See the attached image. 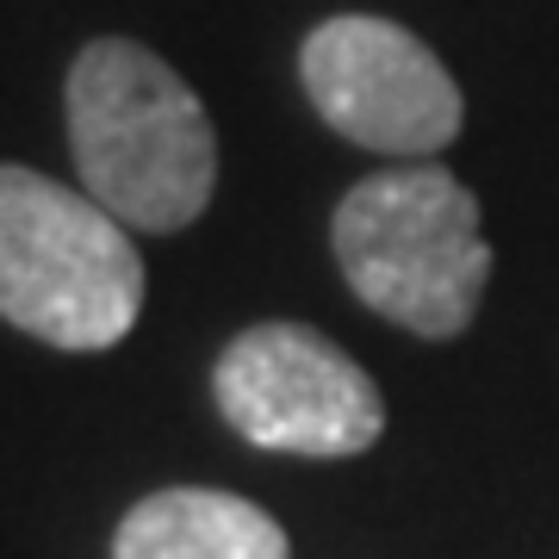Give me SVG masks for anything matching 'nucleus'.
<instances>
[{"instance_id": "1", "label": "nucleus", "mask_w": 559, "mask_h": 559, "mask_svg": "<svg viewBox=\"0 0 559 559\" xmlns=\"http://www.w3.org/2000/svg\"><path fill=\"white\" fill-rule=\"evenodd\" d=\"M69 150L87 200L124 230H187L218 180V138L200 94L131 38H94L75 57Z\"/></svg>"}, {"instance_id": "2", "label": "nucleus", "mask_w": 559, "mask_h": 559, "mask_svg": "<svg viewBox=\"0 0 559 559\" xmlns=\"http://www.w3.org/2000/svg\"><path fill=\"white\" fill-rule=\"evenodd\" d=\"M342 280L367 311L411 336L454 342L491 286L479 200L448 168H385L355 180L330 224Z\"/></svg>"}, {"instance_id": "3", "label": "nucleus", "mask_w": 559, "mask_h": 559, "mask_svg": "<svg viewBox=\"0 0 559 559\" xmlns=\"http://www.w3.org/2000/svg\"><path fill=\"white\" fill-rule=\"evenodd\" d=\"M143 311V261L106 205L0 168V318L50 348H112Z\"/></svg>"}, {"instance_id": "4", "label": "nucleus", "mask_w": 559, "mask_h": 559, "mask_svg": "<svg viewBox=\"0 0 559 559\" xmlns=\"http://www.w3.org/2000/svg\"><path fill=\"white\" fill-rule=\"evenodd\" d=\"M224 423L267 454L348 460L385 429V399L367 367L305 323H255L212 367Z\"/></svg>"}, {"instance_id": "5", "label": "nucleus", "mask_w": 559, "mask_h": 559, "mask_svg": "<svg viewBox=\"0 0 559 559\" xmlns=\"http://www.w3.org/2000/svg\"><path fill=\"white\" fill-rule=\"evenodd\" d=\"M305 94L336 138L380 156H436L460 138V87L417 32L373 13L323 20L299 50Z\"/></svg>"}, {"instance_id": "6", "label": "nucleus", "mask_w": 559, "mask_h": 559, "mask_svg": "<svg viewBox=\"0 0 559 559\" xmlns=\"http://www.w3.org/2000/svg\"><path fill=\"white\" fill-rule=\"evenodd\" d=\"M112 559H293L286 528L237 491L175 485L143 498L112 535Z\"/></svg>"}]
</instances>
